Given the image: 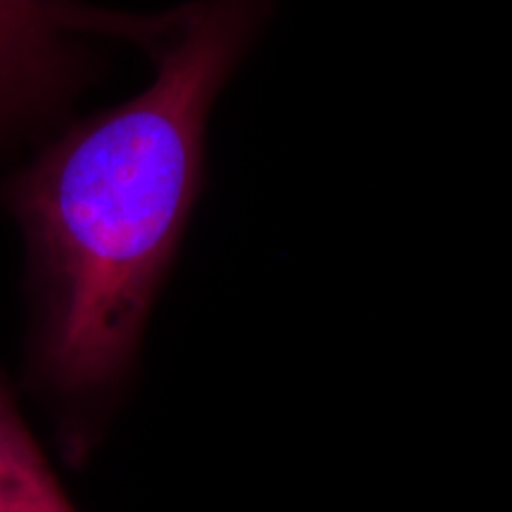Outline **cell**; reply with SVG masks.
Masks as SVG:
<instances>
[{
	"label": "cell",
	"instance_id": "cell-1",
	"mask_svg": "<svg viewBox=\"0 0 512 512\" xmlns=\"http://www.w3.org/2000/svg\"><path fill=\"white\" fill-rule=\"evenodd\" d=\"M256 3L164 12L155 79L62 131L5 183L34 304L31 377L83 460L131 380L147 318L204 178L216 95L266 17Z\"/></svg>",
	"mask_w": 512,
	"mask_h": 512
},
{
	"label": "cell",
	"instance_id": "cell-2",
	"mask_svg": "<svg viewBox=\"0 0 512 512\" xmlns=\"http://www.w3.org/2000/svg\"><path fill=\"white\" fill-rule=\"evenodd\" d=\"M157 17L0 0V133L46 119L74 91L83 72L79 36H121L145 46Z\"/></svg>",
	"mask_w": 512,
	"mask_h": 512
},
{
	"label": "cell",
	"instance_id": "cell-3",
	"mask_svg": "<svg viewBox=\"0 0 512 512\" xmlns=\"http://www.w3.org/2000/svg\"><path fill=\"white\" fill-rule=\"evenodd\" d=\"M0 512H79L0 370Z\"/></svg>",
	"mask_w": 512,
	"mask_h": 512
}]
</instances>
